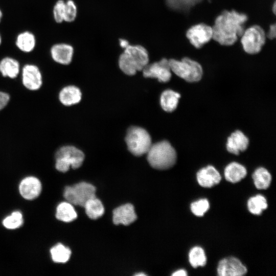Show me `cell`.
<instances>
[{
	"mask_svg": "<svg viewBox=\"0 0 276 276\" xmlns=\"http://www.w3.org/2000/svg\"><path fill=\"white\" fill-rule=\"evenodd\" d=\"M77 217V213L71 203L62 202L57 206L56 217L58 220L70 222L74 220Z\"/></svg>",
	"mask_w": 276,
	"mask_h": 276,
	"instance_id": "23",
	"label": "cell"
},
{
	"mask_svg": "<svg viewBox=\"0 0 276 276\" xmlns=\"http://www.w3.org/2000/svg\"><path fill=\"white\" fill-rule=\"evenodd\" d=\"M252 178L256 187L258 189H267L271 181V176L265 168L257 169L252 174Z\"/></svg>",
	"mask_w": 276,
	"mask_h": 276,
	"instance_id": "26",
	"label": "cell"
},
{
	"mask_svg": "<svg viewBox=\"0 0 276 276\" xmlns=\"http://www.w3.org/2000/svg\"><path fill=\"white\" fill-rule=\"evenodd\" d=\"M20 72V64L15 59L6 57L0 61V73L4 77L16 78Z\"/></svg>",
	"mask_w": 276,
	"mask_h": 276,
	"instance_id": "19",
	"label": "cell"
},
{
	"mask_svg": "<svg viewBox=\"0 0 276 276\" xmlns=\"http://www.w3.org/2000/svg\"><path fill=\"white\" fill-rule=\"evenodd\" d=\"M21 82L24 86L30 91H36L42 85V75L39 67L33 64H25L21 71Z\"/></svg>",
	"mask_w": 276,
	"mask_h": 276,
	"instance_id": "10",
	"label": "cell"
},
{
	"mask_svg": "<svg viewBox=\"0 0 276 276\" xmlns=\"http://www.w3.org/2000/svg\"><path fill=\"white\" fill-rule=\"evenodd\" d=\"M180 95L171 89H167L161 95L160 102L162 108L167 112H172L177 107Z\"/></svg>",
	"mask_w": 276,
	"mask_h": 276,
	"instance_id": "22",
	"label": "cell"
},
{
	"mask_svg": "<svg viewBox=\"0 0 276 276\" xmlns=\"http://www.w3.org/2000/svg\"><path fill=\"white\" fill-rule=\"evenodd\" d=\"M55 157V168L61 172H67L70 167L79 168L84 159L83 152L70 145L61 147L56 152Z\"/></svg>",
	"mask_w": 276,
	"mask_h": 276,
	"instance_id": "3",
	"label": "cell"
},
{
	"mask_svg": "<svg viewBox=\"0 0 276 276\" xmlns=\"http://www.w3.org/2000/svg\"><path fill=\"white\" fill-rule=\"evenodd\" d=\"M197 180L202 187L211 188L218 184L221 176L219 172L212 166L201 169L197 173Z\"/></svg>",
	"mask_w": 276,
	"mask_h": 276,
	"instance_id": "15",
	"label": "cell"
},
{
	"mask_svg": "<svg viewBox=\"0 0 276 276\" xmlns=\"http://www.w3.org/2000/svg\"><path fill=\"white\" fill-rule=\"evenodd\" d=\"M266 38L264 30L260 26L254 25L245 29L241 36V43L246 53L256 54L261 51Z\"/></svg>",
	"mask_w": 276,
	"mask_h": 276,
	"instance_id": "7",
	"label": "cell"
},
{
	"mask_svg": "<svg viewBox=\"0 0 276 276\" xmlns=\"http://www.w3.org/2000/svg\"><path fill=\"white\" fill-rule=\"evenodd\" d=\"M248 143V139L244 133L240 130H237L228 137L226 148L229 152L238 155L240 152L247 149Z\"/></svg>",
	"mask_w": 276,
	"mask_h": 276,
	"instance_id": "17",
	"label": "cell"
},
{
	"mask_svg": "<svg viewBox=\"0 0 276 276\" xmlns=\"http://www.w3.org/2000/svg\"><path fill=\"white\" fill-rule=\"evenodd\" d=\"M266 35L269 39L271 40L275 38L276 36V26L275 24L270 26L269 31Z\"/></svg>",
	"mask_w": 276,
	"mask_h": 276,
	"instance_id": "36",
	"label": "cell"
},
{
	"mask_svg": "<svg viewBox=\"0 0 276 276\" xmlns=\"http://www.w3.org/2000/svg\"><path fill=\"white\" fill-rule=\"evenodd\" d=\"M203 0H166L167 6L171 10L187 13L193 7L202 2Z\"/></svg>",
	"mask_w": 276,
	"mask_h": 276,
	"instance_id": "24",
	"label": "cell"
},
{
	"mask_svg": "<svg viewBox=\"0 0 276 276\" xmlns=\"http://www.w3.org/2000/svg\"><path fill=\"white\" fill-rule=\"evenodd\" d=\"M125 141L129 151L135 156L147 153L152 145L148 132L137 126L131 127L128 130Z\"/></svg>",
	"mask_w": 276,
	"mask_h": 276,
	"instance_id": "5",
	"label": "cell"
},
{
	"mask_svg": "<svg viewBox=\"0 0 276 276\" xmlns=\"http://www.w3.org/2000/svg\"><path fill=\"white\" fill-rule=\"evenodd\" d=\"M23 223L22 214L19 211L13 212L3 221V225L8 229H14L21 226Z\"/></svg>",
	"mask_w": 276,
	"mask_h": 276,
	"instance_id": "31",
	"label": "cell"
},
{
	"mask_svg": "<svg viewBox=\"0 0 276 276\" xmlns=\"http://www.w3.org/2000/svg\"><path fill=\"white\" fill-rule=\"evenodd\" d=\"M15 44L21 51L25 53L32 52L36 45L34 35L29 31H24L19 33L16 37Z\"/></svg>",
	"mask_w": 276,
	"mask_h": 276,
	"instance_id": "21",
	"label": "cell"
},
{
	"mask_svg": "<svg viewBox=\"0 0 276 276\" xmlns=\"http://www.w3.org/2000/svg\"><path fill=\"white\" fill-rule=\"evenodd\" d=\"M189 260L194 268L204 266L206 263V257L204 250L200 246L193 247L189 251Z\"/></svg>",
	"mask_w": 276,
	"mask_h": 276,
	"instance_id": "29",
	"label": "cell"
},
{
	"mask_svg": "<svg viewBox=\"0 0 276 276\" xmlns=\"http://www.w3.org/2000/svg\"><path fill=\"white\" fill-rule=\"evenodd\" d=\"M10 96L6 92L0 90V111L9 103Z\"/></svg>",
	"mask_w": 276,
	"mask_h": 276,
	"instance_id": "35",
	"label": "cell"
},
{
	"mask_svg": "<svg viewBox=\"0 0 276 276\" xmlns=\"http://www.w3.org/2000/svg\"><path fill=\"white\" fill-rule=\"evenodd\" d=\"M266 198L262 195H257L250 197L247 201L249 211L254 215H260L267 208Z\"/></svg>",
	"mask_w": 276,
	"mask_h": 276,
	"instance_id": "28",
	"label": "cell"
},
{
	"mask_svg": "<svg viewBox=\"0 0 276 276\" xmlns=\"http://www.w3.org/2000/svg\"><path fill=\"white\" fill-rule=\"evenodd\" d=\"M125 52L135 65L137 71H142L149 63V54L147 50L141 45L129 44Z\"/></svg>",
	"mask_w": 276,
	"mask_h": 276,
	"instance_id": "13",
	"label": "cell"
},
{
	"mask_svg": "<svg viewBox=\"0 0 276 276\" xmlns=\"http://www.w3.org/2000/svg\"><path fill=\"white\" fill-rule=\"evenodd\" d=\"M77 11V7L73 1L67 0L65 2L64 21L68 22L73 21L76 17Z\"/></svg>",
	"mask_w": 276,
	"mask_h": 276,
	"instance_id": "33",
	"label": "cell"
},
{
	"mask_svg": "<svg viewBox=\"0 0 276 276\" xmlns=\"http://www.w3.org/2000/svg\"><path fill=\"white\" fill-rule=\"evenodd\" d=\"M147 154L149 164L158 170H166L172 167L177 158L175 150L167 141L152 144Z\"/></svg>",
	"mask_w": 276,
	"mask_h": 276,
	"instance_id": "2",
	"label": "cell"
},
{
	"mask_svg": "<svg viewBox=\"0 0 276 276\" xmlns=\"http://www.w3.org/2000/svg\"><path fill=\"white\" fill-rule=\"evenodd\" d=\"M2 17H3V13H2V10L0 9V22L1 21Z\"/></svg>",
	"mask_w": 276,
	"mask_h": 276,
	"instance_id": "40",
	"label": "cell"
},
{
	"mask_svg": "<svg viewBox=\"0 0 276 276\" xmlns=\"http://www.w3.org/2000/svg\"><path fill=\"white\" fill-rule=\"evenodd\" d=\"M186 37L195 48L200 49L212 39V28L203 23L194 25L187 31Z\"/></svg>",
	"mask_w": 276,
	"mask_h": 276,
	"instance_id": "8",
	"label": "cell"
},
{
	"mask_svg": "<svg viewBox=\"0 0 276 276\" xmlns=\"http://www.w3.org/2000/svg\"><path fill=\"white\" fill-rule=\"evenodd\" d=\"M210 208V204L206 199H201L193 202L191 204L192 212L196 216H203Z\"/></svg>",
	"mask_w": 276,
	"mask_h": 276,
	"instance_id": "32",
	"label": "cell"
},
{
	"mask_svg": "<svg viewBox=\"0 0 276 276\" xmlns=\"http://www.w3.org/2000/svg\"><path fill=\"white\" fill-rule=\"evenodd\" d=\"M81 96V92L79 88L74 85H68L60 90L58 98L62 104L69 106L78 103Z\"/></svg>",
	"mask_w": 276,
	"mask_h": 276,
	"instance_id": "18",
	"label": "cell"
},
{
	"mask_svg": "<svg viewBox=\"0 0 276 276\" xmlns=\"http://www.w3.org/2000/svg\"><path fill=\"white\" fill-rule=\"evenodd\" d=\"M42 189L40 181L34 176L24 178L19 185V192L21 196L27 200H33L39 196Z\"/></svg>",
	"mask_w": 276,
	"mask_h": 276,
	"instance_id": "12",
	"label": "cell"
},
{
	"mask_svg": "<svg viewBox=\"0 0 276 276\" xmlns=\"http://www.w3.org/2000/svg\"><path fill=\"white\" fill-rule=\"evenodd\" d=\"M53 60L62 65H68L72 60L74 49L68 44L60 43L53 45L50 50Z\"/></svg>",
	"mask_w": 276,
	"mask_h": 276,
	"instance_id": "14",
	"label": "cell"
},
{
	"mask_svg": "<svg viewBox=\"0 0 276 276\" xmlns=\"http://www.w3.org/2000/svg\"><path fill=\"white\" fill-rule=\"evenodd\" d=\"M247 15L236 10H224L215 19L212 27L214 40L222 45L234 44L245 30Z\"/></svg>",
	"mask_w": 276,
	"mask_h": 276,
	"instance_id": "1",
	"label": "cell"
},
{
	"mask_svg": "<svg viewBox=\"0 0 276 276\" xmlns=\"http://www.w3.org/2000/svg\"><path fill=\"white\" fill-rule=\"evenodd\" d=\"M134 206L130 203L123 204L113 211V222L116 224L128 225L136 219Z\"/></svg>",
	"mask_w": 276,
	"mask_h": 276,
	"instance_id": "16",
	"label": "cell"
},
{
	"mask_svg": "<svg viewBox=\"0 0 276 276\" xmlns=\"http://www.w3.org/2000/svg\"><path fill=\"white\" fill-rule=\"evenodd\" d=\"M272 10L273 13L275 14V10H276V4H275V2L273 3V6H272Z\"/></svg>",
	"mask_w": 276,
	"mask_h": 276,
	"instance_id": "39",
	"label": "cell"
},
{
	"mask_svg": "<svg viewBox=\"0 0 276 276\" xmlns=\"http://www.w3.org/2000/svg\"><path fill=\"white\" fill-rule=\"evenodd\" d=\"M246 168L242 165L232 162L224 169V176L226 180L232 183L239 182L246 175Z\"/></svg>",
	"mask_w": 276,
	"mask_h": 276,
	"instance_id": "20",
	"label": "cell"
},
{
	"mask_svg": "<svg viewBox=\"0 0 276 276\" xmlns=\"http://www.w3.org/2000/svg\"><path fill=\"white\" fill-rule=\"evenodd\" d=\"M119 41L120 46L124 49H125L129 44V42L126 39H120Z\"/></svg>",
	"mask_w": 276,
	"mask_h": 276,
	"instance_id": "38",
	"label": "cell"
},
{
	"mask_svg": "<svg viewBox=\"0 0 276 276\" xmlns=\"http://www.w3.org/2000/svg\"><path fill=\"white\" fill-rule=\"evenodd\" d=\"M146 274H145L144 273H138V274H136V275H145Z\"/></svg>",
	"mask_w": 276,
	"mask_h": 276,
	"instance_id": "41",
	"label": "cell"
},
{
	"mask_svg": "<svg viewBox=\"0 0 276 276\" xmlns=\"http://www.w3.org/2000/svg\"><path fill=\"white\" fill-rule=\"evenodd\" d=\"M64 6L65 2L63 0H58L56 2L53 7V17L57 23H61L64 21Z\"/></svg>",
	"mask_w": 276,
	"mask_h": 276,
	"instance_id": "34",
	"label": "cell"
},
{
	"mask_svg": "<svg viewBox=\"0 0 276 276\" xmlns=\"http://www.w3.org/2000/svg\"><path fill=\"white\" fill-rule=\"evenodd\" d=\"M96 188L90 183L81 182L65 187L63 196L72 204L84 207L90 199L96 197Z\"/></svg>",
	"mask_w": 276,
	"mask_h": 276,
	"instance_id": "6",
	"label": "cell"
},
{
	"mask_svg": "<svg viewBox=\"0 0 276 276\" xmlns=\"http://www.w3.org/2000/svg\"><path fill=\"white\" fill-rule=\"evenodd\" d=\"M119 66L123 73L129 76L135 75L137 71L134 64L124 52L119 57Z\"/></svg>",
	"mask_w": 276,
	"mask_h": 276,
	"instance_id": "30",
	"label": "cell"
},
{
	"mask_svg": "<svg viewBox=\"0 0 276 276\" xmlns=\"http://www.w3.org/2000/svg\"><path fill=\"white\" fill-rule=\"evenodd\" d=\"M142 71L145 77L157 78L161 82H167L171 77L169 60L166 58H163L151 64L148 63Z\"/></svg>",
	"mask_w": 276,
	"mask_h": 276,
	"instance_id": "9",
	"label": "cell"
},
{
	"mask_svg": "<svg viewBox=\"0 0 276 276\" xmlns=\"http://www.w3.org/2000/svg\"><path fill=\"white\" fill-rule=\"evenodd\" d=\"M51 258L55 263H66L70 258L71 249L61 243L57 244L50 249Z\"/></svg>",
	"mask_w": 276,
	"mask_h": 276,
	"instance_id": "27",
	"label": "cell"
},
{
	"mask_svg": "<svg viewBox=\"0 0 276 276\" xmlns=\"http://www.w3.org/2000/svg\"><path fill=\"white\" fill-rule=\"evenodd\" d=\"M173 276H186L187 275V271L184 269H179L173 272Z\"/></svg>",
	"mask_w": 276,
	"mask_h": 276,
	"instance_id": "37",
	"label": "cell"
},
{
	"mask_svg": "<svg viewBox=\"0 0 276 276\" xmlns=\"http://www.w3.org/2000/svg\"><path fill=\"white\" fill-rule=\"evenodd\" d=\"M87 216L91 219H97L104 213V208L101 201L96 197L88 200L84 206Z\"/></svg>",
	"mask_w": 276,
	"mask_h": 276,
	"instance_id": "25",
	"label": "cell"
},
{
	"mask_svg": "<svg viewBox=\"0 0 276 276\" xmlns=\"http://www.w3.org/2000/svg\"><path fill=\"white\" fill-rule=\"evenodd\" d=\"M217 271L220 276H241L246 273L247 268L238 259L230 257L219 261Z\"/></svg>",
	"mask_w": 276,
	"mask_h": 276,
	"instance_id": "11",
	"label": "cell"
},
{
	"mask_svg": "<svg viewBox=\"0 0 276 276\" xmlns=\"http://www.w3.org/2000/svg\"><path fill=\"white\" fill-rule=\"evenodd\" d=\"M1 43H2V37H1V36L0 35V45H1Z\"/></svg>",
	"mask_w": 276,
	"mask_h": 276,
	"instance_id": "42",
	"label": "cell"
},
{
	"mask_svg": "<svg viewBox=\"0 0 276 276\" xmlns=\"http://www.w3.org/2000/svg\"><path fill=\"white\" fill-rule=\"evenodd\" d=\"M169 63L171 72L187 82H197L202 78L203 71L201 65L188 57H184L181 60L170 59Z\"/></svg>",
	"mask_w": 276,
	"mask_h": 276,
	"instance_id": "4",
	"label": "cell"
}]
</instances>
